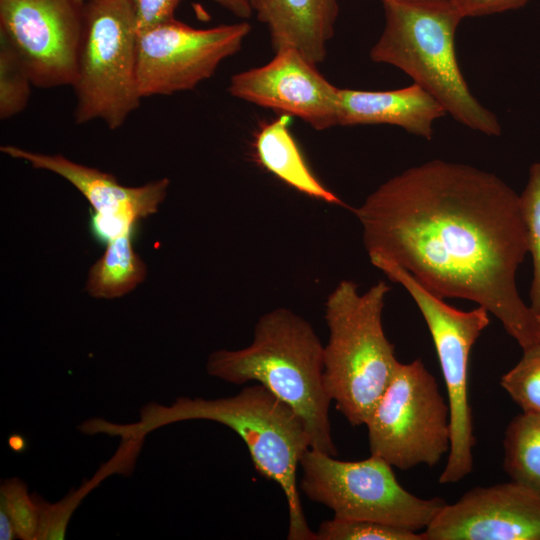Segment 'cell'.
I'll return each mask as SVG.
<instances>
[{
    "instance_id": "cell-13",
    "label": "cell",
    "mask_w": 540,
    "mask_h": 540,
    "mask_svg": "<svg viewBox=\"0 0 540 540\" xmlns=\"http://www.w3.org/2000/svg\"><path fill=\"white\" fill-rule=\"evenodd\" d=\"M424 540H540V494L514 481L474 487L447 504Z\"/></svg>"
},
{
    "instance_id": "cell-7",
    "label": "cell",
    "mask_w": 540,
    "mask_h": 540,
    "mask_svg": "<svg viewBox=\"0 0 540 540\" xmlns=\"http://www.w3.org/2000/svg\"><path fill=\"white\" fill-rule=\"evenodd\" d=\"M301 491L323 504L335 518L369 520L413 531L424 530L445 501L420 498L402 487L392 466L371 455L342 461L314 448L302 455Z\"/></svg>"
},
{
    "instance_id": "cell-25",
    "label": "cell",
    "mask_w": 540,
    "mask_h": 540,
    "mask_svg": "<svg viewBox=\"0 0 540 540\" xmlns=\"http://www.w3.org/2000/svg\"><path fill=\"white\" fill-rule=\"evenodd\" d=\"M0 509L9 516L17 538L36 540L40 523L39 509L33 494L28 493L24 481L17 477L2 481Z\"/></svg>"
},
{
    "instance_id": "cell-23",
    "label": "cell",
    "mask_w": 540,
    "mask_h": 540,
    "mask_svg": "<svg viewBox=\"0 0 540 540\" xmlns=\"http://www.w3.org/2000/svg\"><path fill=\"white\" fill-rule=\"evenodd\" d=\"M522 350L521 359L502 375L500 385L523 412H540V344Z\"/></svg>"
},
{
    "instance_id": "cell-9",
    "label": "cell",
    "mask_w": 540,
    "mask_h": 540,
    "mask_svg": "<svg viewBox=\"0 0 540 540\" xmlns=\"http://www.w3.org/2000/svg\"><path fill=\"white\" fill-rule=\"evenodd\" d=\"M364 425L371 455L402 470L433 467L451 447L448 401L420 359L398 363Z\"/></svg>"
},
{
    "instance_id": "cell-27",
    "label": "cell",
    "mask_w": 540,
    "mask_h": 540,
    "mask_svg": "<svg viewBox=\"0 0 540 540\" xmlns=\"http://www.w3.org/2000/svg\"><path fill=\"white\" fill-rule=\"evenodd\" d=\"M452 2L466 18L518 9L528 0H452Z\"/></svg>"
},
{
    "instance_id": "cell-3",
    "label": "cell",
    "mask_w": 540,
    "mask_h": 540,
    "mask_svg": "<svg viewBox=\"0 0 540 540\" xmlns=\"http://www.w3.org/2000/svg\"><path fill=\"white\" fill-rule=\"evenodd\" d=\"M206 370L231 384H262L303 420L310 448L337 455L329 420L332 400L324 383V345L303 317L284 307L266 312L248 346L212 352Z\"/></svg>"
},
{
    "instance_id": "cell-12",
    "label": "cell",
    "mask_w": 540,
    "mask_h": 540,
    "mask_svg": "<svg viewBox=\"0 0 540 540\" xmlns=\"http://www.w3.org/2000/svg\"><path fill=\"white\" fill-rule=\"evenodd\" d=\"M298 50H275L267 64L239 72L229 93L239 99L302 119L315 130L338 125L340 88L330 83Z\"/></svg>"
},
{
    "instance_id": "cell-24",
    "label": "cell",
    "mask_w": 540,
    "mask_h": 540,
    "mask_svg": "<svg viewBox=\"0 0 540 540\" xmlns=\"http://www.w3.org/2000/svg\"><path fill=\"white\" fill-rule=\"evenodd\" d=\"M317 540H424L417 531L369 520L335 518L324 520Z\"/></svg>"
},
{
    "instance_id": "cell-4",
    "label": "cell",
    "mask_w": 540,
    "mask_h": 540,
    "mask_svg": "<svg viewBox=\"0 0 540 540\" xmlns=\"http://www.w3.org/2000/svg\"><path fill=\"white\" fill-rule=\"evenodd\" d=\"M383 7L385 27L371 59L409 75L460 124L501 135L496 115L474 97L460 70L455 35L464 17L452 0L385 1Z\"/></svg>"
},
{
    "instance_id": "cell-30",
    "label": "cell",
    "mask_w": 540,
    "mask_h": 540,
    "mask_svg": "<svg viewBox=\"0 0 540 540\" xmlns=\"http://www.w3.org/2000/svg\"><path fill=\"white\" fill-rule=\"evenodd\" d=\"M537 343L540 344V319L538 318V333H537Z\"/></svg>"
},
{
    "instance_id": "cell-18",
    "label": "cell",
    "mask_w": 540,
    "mask_h": 540,
    "mask_svg": "<svg viewBox=\"0 0 540 540\" xmlns=\"http://www.w3.org/2000/svg\"><path fill=\"white\" fill-rule=\"evenodd\" d=\"M143 442L141 440L121 441L115 455L100 467L93 479L83 483L79 489L71 491L57 503H48L40 495L34 493L40 516L36 540L64 539L69 519L85 495L111 474H130Z\"/></svg>"
},
{
    "instance_id": "cell-28",
    "label": "cell",
    "mask_w": 540,
    "mask_h": 540,
    "mask_svg": "<svg viewBox=\"0 0 540 540\" xmlns=\"http://www.w3.org/2000/svg\"><path fill=\"white\" fill-rule=\"evenodd\" d=\"M241 19L251 16L258 0H212Z\"/></svg>"
},
{
    "instance_id": "cell-15",
    "label": "cell",
    "mask_w": 540,
    "mask_h": 540,
    "mask_svg": "<svg viewBox=\"0 0 540 540\" xmlns=\"http://www.w3.org/2000/svg\"><path fill=\"white\" fill-rule=\"evenodd\" d=\"M442 106L420 86L386 91L339 90L338 125L398 126L431 140L434 122L445 115Z\"/></svg>"
},
{
    "instance_id": "cell-21",
    "label": "cell",
    "mask_w": 540,
    "mask_h": 540,
    "mask_svg": "<svg viewBox=\"0 0 540 540\" xmlns=\"http://www.w3.org/2000/svg\"><path fill=\"white\" fill-rule=\"evenodd\" d=\"M519 202L527 232L528 253L533 264L529 307L540 319V162L531 165Z\"/></svg>"
},
{
    "instance_id": "cell-16",
    "label": "cell",
    "mask_w": 540,
    "mask_h": 540,
    "mask_svg": "<svg viewBox=\"0 0 540 540\" xmlns=\"http://www.w3.org/2000/svg\"><path fill=\"white\" fill-rule=\"evenodd\" d=\"M254 11L275 50L292 47L314 64L325 60L339 13L337 0H258Z\"/></svg>"
},
{
    "instance_id": "cell-22",
    "label": "cell",
    "mask_w": 540,
    "mask_h": 540,
    "mask_svg": "<svg viewBox=\"0 0 540 540\" xmlns=\"http://www.w3.org/2000/svg\"><path fill=\"white\" fill-rule=\"evenodd\" d=\"M33 85L14 48L0 35V118H11L25 109Z\"/></svg>"
},
{
    "instance_id": "cell-6",
    "label": "cell",
    "mask_w": 540,
    "mask_h": 540,
    "mask_svg": "<svg viewBox=\"0 0 540 540\" xmlns=\"http://www.w3.org/2000/svg\"><path fill=\"white\" fill-rule=\"evenodd\" d=\"M73 82L74 120L122 126L143 99L137 80V28L127 0H86Z\"/></svg>"
},
{
    "instance_id": "cell-8",
    "label": "cell",
    "mask_w": 540,
    "mask_h": 540,
    "mask_svg": "<svg viewBox=\"0 0 540 540\" xmlns=\"http://www.w3.org/2000/svg\"><path fill=\"white\" fill-rule=\"evenodd\" d=\"M371 263L402 285L418 306L431 334L443 374L450 409L451 447L439 483H456L473 470L474 436L468 398V362L472 346L489 325L488 310L456 309L436 296L404 268L380 256Z\"/></svg>"
},
{
    "instance_id": "cell-32",
    "label": "cell",
    "mask_w": 540,
    "mask_h": 540,
    "mask_svg": "<svg viewBox=\"0 0 540 540\" xmlns=\"http://www.w3.org/2000/svg\"><path fill=\"white\" fill-rule=\"evenodd\" d=\"M79 1L80 3L84 4L86 0H77Z\"/></svg>"
},
{
    "instance_id": "cell-14",
    "label": "cell",
    "mask_w": 540,
    "mask_h": 540,
    "mask_svg": "<svg viewBox=\"0 0 540 540\" xmlns=\"http://www.w3.org/2000/svg\"><path fill=\"white\" fill-rule=\"evenodd\" d=\"M1 151L71 183L93 208L90 220L93 236L106 244L132 234L140 219L156 213L170 183L167 178H162L139 187H126L112 174L76 163L60 154H42L13 145L1 146Z\"/></svg>"
},
{
    "instance_id": "cell-5",
    "label": "cell",
    "mask_w": 540,
    "mask_h": 540,
    "mask_svg": "<svg viewBox=\"0 0 540 540\" xmlns=\"http://www.w3.org/2000/svg\"><path fill=\"white\" fill-rule=\"evenodd\" d=\"M389 291L385 281L359 293L355 282L342 280L325 301V388L352 426L365 424L399 363L382 324Z\"/></svg>"
},
{
    "instance_id": "cell-10",
    "label": "cell",
    "mask_w": 540,
    "mask_h": 540,
    "mask_svg": "<svg viewBox=\"0 0 540 540\" xmlns=\"http://www.w3.org/2000/svg\"><path fill=\"white\" fill-rule=\"evenodd\" d=\"M251 31L246 21L208 29L172 18L137 32V80L142 98L194 89L236 54Z\"/></svg>"
},
{
    "instance_id": "cell-31",
    "label": "cell",
    "mask_w": 540,
    "mask_h": 540,
    "mask_svg": "<svg viewBox=\"0 0 540 540\" xmlns=\"http://www.w3.org/2000/svg\"><path fill=\"white\" fill-rule=\"evenodd\" d=\"M383 2L385 1H413V0H382Z\"/></svg>"
},
{
    "instance_id": "cell-19",
    "label": "cell",
    "mask_w": 540,
    "mask_h": 540,
    "mask_svg": "<svg viewBox=\"0 0 540 540\" xmlns=\"http://www.w3.org/2000/svg\"><path fill=\"white\" fill-rule=\"evenodd\" d=\"M146 276V266L136 254L131 234L107 243L102 257L91 267L86 291L97 298H115L127 294Z\"/></svg>"
},
{
    "instance_id": "cell-11",
    "label": "cell",
    "mask_w": 540,
    "mask_h": 540,
    "mask_svg": "<svg viewBox=\"0 0 540 540\" xmlns=\"http://www.w3.org/2000/svg\"><path fill=\"white\" fill-rule=\"evenodd\" d=\"M77 0H0V35L40 88L73 85L83 32Z\"/></svg>"
},
{
    "instance_id": "cell-20",
    "label": "cell",
    "mask_w": 540,
    "mask_h": 540,
    "mask_svg": "<svg viewBox=\"0 0 540 540\" xmlns=\"http://www.w3.org/2000/svg\"><path fill=\"white\" fill-rule=\"evenodd\" d=\"M503 468L511 481L540 494V412H523L508 424Z\"/></svg>"
},
{
    "instance_id": "cell-29",
    "label": "cell",
    "mask_w": 540,
    "mask_h": 540,
    "mask_svg": "<svg viewBox=\"0 0 540 540\" xmlns=\"http://www.w3.org/2000/svg\"><path fill=\"white\" fill-rule=\"evenodd\" d=\"M16 537V531L9 516L3 509H0V539L12 540Z\"/></svg>"
},
{
    "instance_id": "cell-1",
    "label": "cell",
    "mask_w": 540,
    "mask_h": 540,
    "mask_svg": "<svg viewBox=\"0 0 540 540\" xmlns=\"http://www.w3.org/2000/svg\"><path fill=\"white\" fill-rule=\"evenodd\" d=\"M368 256L406 269L436 296L484 307L522 349L538 318L516 272L528 253L519 195L497 175L434 159L382 183L356 209Z\"/></svg>"
},
{
    "instance_id": "cell-17",
    "label": "cell",
    "mask_w": 540,
    "mask_h": 540,
    "mask_svg": "<svg viewBox=\"0 0 540 540\" xmlns=\"http://www.w3.org/2000/svg\"><path fill=\"white\" fill-rule=\"evenodd\" d=\"M289 121L290 116L283 114L261 126L254 142L257 161L295 190L329 204L345 206L337 195L322 185L308 167L289 131Z\"/></svg>"
},
{
    "instance_id": "cell-2",
    "label": "cell",
    "mask_w": 540,
    "mask_h": 540,
    "mask_svg": "<svg viewBox=\"0 0 540 540\" xmlns=\"http://www.w3.org/2000/svg\"><path fill=\"white\" fill-rule=\"evenodd\" d=\"M186 420L215 421L237 433L259 474L278 484L285 495L287 539L317 540L306 521L297 483L301 457L310 448L308 431L297 413L260 383L246 385L230 397H180L169 406L150 402L140 409V419L130 424L92 418L89 431L119 436L121 441H144L154 430Z\"/></svg>"
},
{
    "instance_id": "cell-26",
    "label": "cell",
    "mask_w": 540,
    "mask_h": 540,
    "mask_svg": "<svg viewBox=\"0 0 540 540\" xmlns=\"http://www.w3.org/2000/svg\"><path fill=\"white\" fill-rule=\"evenodd\" d=\"M133 9L137 32L174 18L181 0H127Z\"/></svg>"
}]
</instances>
